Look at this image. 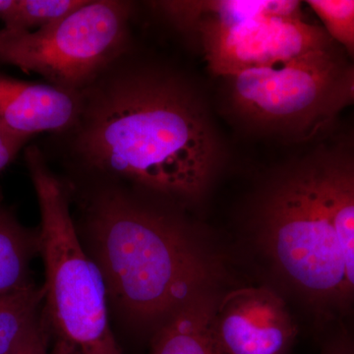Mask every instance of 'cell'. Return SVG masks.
I'll return each instance as SVG.
<instances>
[{"label": "cell", "instance_id": "1", "mask_svg": "<svg viewBox=\"0 0 354 354\" xmlns=\"http://www.w3.org/2000/svg\"><path fill=\"white\" fill-rule=\"evenodd\" d=\"M80 118L77 148L88 165L162 196L198 201L220 169L204 101L171 74L121 77L84 102Z\"/></svg>", "mask_w": 354, "mask_h": 354}, {"label": "cell", "instance_id": "2", "mask_svg": "<svg viewBox=\"0 0 354 354\" xmlns=\"http://www.w3.org/2000/svg\"><path fill=\"white\" fill-rule=\"evenodd\" d=\"M86 232L109 304L152 335L200 293L221 288L220 258L196 228L121 191L91 200Z\"/></svg>", "mask_w": 354, "mask_h": 354}, {"label": "cell", "instance_id": "3", "mask_svg": "<svg viewBox=\"0 0 354 354\" xmlns=\"http://www.w3.org/2000/svg\"><path fill=\"white\" fill-rule=\"evenodd\" d=\"M250 234L274 281L317 322L348 312L351 304L330 212L325 152L272 176L254 205Z\"/></svg>", "mask_w": 354, "mask_h": 354}, {"label": "cell", "instance_id": "4", "mask_svg": "<svg viewBox=\"0 0 354 354\" xmlns=\"http://www.w3.org/2000/svg\"><path fill=\"white\" fill-rule=\"evenodd\" d=\"M25 157L41 212V321L50 354H122L109 324L104 277L79 239L64 185L37 147Z\"/></svg>", "mask_w": 354, "mask_h": 354}, {"label": "cell", "instance_id": "5", "mask_svg": "<svg viewBox=\"0 0 354 354\" xmlns=\"http://www.w3.org/2000/svg\"><path fill=\"white\" fill-rule=\"evenodd\" d=\"M353 65L330 50L225 77L228 108L254 131L308 139L351 102Z\"/></svg>", "mask_w": 354, "mask_h": 354}, {"label": "cell", "instance_id": "6", "mask_svg": "<svg viewBox=\"0 0 354 354\" xmlns=\"http://www.w3.org/2000/svg\"><path fill=\"white\" fill-rule=\"evenodd\" d=\"M129 16L127 2L86 0L73 12L36 31L3 28L0 62L79 91L122 50Z\"/></svg>", "mask_w": 354, "mask_h": 354}, {"label": "cell", "instance_id": "7", "mask_svg": "<svg viewBox=\"0 0 354 354\" xmlns=\"http://www.w3.org/2000/svg\"><path fill=\"white\" fill-rule=\"evenodd\" d=\"M164 14L181 31L198 37L209 69L223 78L335 48L324 28L309 24L302 17L259 16L223 23L184 14Z\"/></svg>", "mask_w": 354, "mask_h": 354}, {"label": "cell", "instance_id": "8", "mask_svg": "<svg viewBox=\"0 0 354 354\" xmlns=\"http://www.w3.org/2000/svg\"><path fill=\"white\" fill-rule=\"evenodd\" d=\"M213 332L221 354H288L297 327L283 295L260 286L221 293Z\"/></svg>", "mask_w": 354, "mask_h": 354}, {"label": "cell", "instance_id": "9", "mask_svg": "<svg viewBox=\"0 0 354 354\" xmlns=\"http://www.w3.org/2000/svg\"><path fill=\"white\" fill-rule=\"evenodd\" d=\"M83 106L78 91L0 74V133L10 138L26 143L34 134L66 129Z\"/></svg>", "mask_w": 354, "mask_h": 354}, {"label": "cell", "instance_id": "10", "mask_svg": "<svg viewBox=\"0 0 354 354\" xmlns=\"http://www.w3.org/2000/svg\"><path fill=\"white\" fill-rule=\"evenodd\" d=\"M220 288L200 293L152 335L150 354H221L213 332Z\"/></svg>", "mask_w": 354, "mask_h": 354}, {"label": "cell", "instance_id": "11", "mask_svg": "<svg viewBox=\"0 0 354 354\" xmlns=\"http://www.w3.org/2000/svg\"><path fill=\"white\" fill-rule=\"evenodd\" d=\"M330 212L341 244L348 299L354 304V153L325 152Z\"/></svg>", "mask_w": 354, "mask_h": 354}, {"label": "cell", "instance_id": "12", "mask_svg": "<svg viewBox=\"0 0 354 354\" xmlns=\"http://www.w3.org/2000/svg\"><path fill=\"white\" fill-rule=\"evenodd\" d=\"M38 250V235L30 234L0 209V297L29 285L30 262Z\"/></svg>", "mask_w": 354, "mask_h": 354}, {"label": "cell", "instance_id": "13", "mask_svg": "<svg viewBox=\"0 0 354 354\" xmlns=\"http://www.w3.org/2000/svg\"><path fill=\"white\" fill-rule=\"evenodd\" d=\"M43 288L29 285L0 297V354H11L39 320Z\"/></svg>", "mask_w": 354, "mask_h": 354}, {"label": "cell", "instance_id": "14", "mask_svg": "<svg viewBox=\"0 0 354 354\" xmlns=\"http://www.w3.org/2000/svg\"><path fill=\"white\" fill-rule=\"evenodd\" d=\"M86 0H0V21L6 29L36 31L62 19Z\"/></svg>", "mask_w": 354, "mask_h": 354}, {"label": "cell", "instance_id": "15", "mask_svg": "<svg viewBox=\"0 0 354 354\" xmlns=\"http://www.w3.org/2000/svg\"><path fill=\"white\" fill-rule=\"evenodd\" d=\"M307 4L322 21L330 38L354 62V0H309Z\"/></svg>", "mask_w": 354, "mask_h": 354}, {"label": "cell", "instance_id": "16", "mask_svg": "<svg viewBox=\"0 0 354 354\" xmlns=\"http://www.w3.org/2000/svg\"><path fill=\"white\" fill-rule=\"evenodd\" d=\"M11 354H50L48 337L41 325V317Z\"/></svg>", "mask_w": 354, "mask_h": 354}, {"label": "cell", "instance_id": "17", "mask_svg": "<svg viewBox=\"0 0 354 354\" xmlns=\"http://www.w3.org/2000/svg\"><path fill=\"white\" fill-rule=\"evenodd\" d=\"M320 354H354V335L337 330L324 342Z\"/></svg>", "mask_w": 354, "mask_h": 354}, {"label": "cell", "instance_id": "18", "mask_svg": "<svg viewBox=\"0 0 354 354\" xmlns=\"http://www.w3.org/2000/svg\"><path fill=\"white\" fill-rule=\"evenodd\" d=\"M25 142L7 137L0 133V172L15 158Z\"/></svg>", "mask_w": 354, "mask_h": 354}, {"label": "cell", "instance_id": "19", "mask_svg": "<svg viewBox=\"0 0 354 354\" xmlns=\"http://www.w3.org/2000/svg\"><path fill=\"white\" fill-rule=\"evenodd\" d=\"M351 102H354V65H353L351 76Z\"/></svg>", "mask_w": 354, "mask_h": 354}]
</instances>
